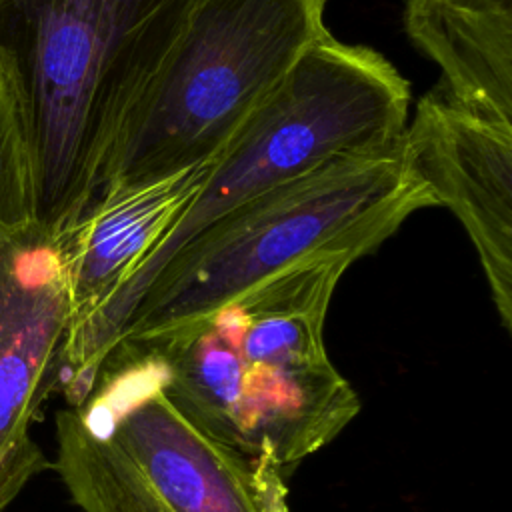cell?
Masks as SVG:
<instances>
[{
	"label": "cell",
	"instance_id": "6da1fadb",
	"mask_svg": "<svg viewBox=\"0 0 512 512\" xmlns=\"http://www.w3.org/2000/svg\"><path fill=\"white\" fill-rule=\"evenodd\" d=\"M194 0H0V80L34 220L60 236L96 200L112 148Z\"/></svg>",
	"mask_w": 512,
	"mask_h": 512
},
{
	"label": "cell",
	"instance_id": "7a4b0ae2",
	"mask_svg": "<svg viewBox=\"0 0 512 512\" xmlns=\"http://www.w3.org/2000/svg\"><path fill=\"white\" fill-rule=\"evenodd\" d=\"M356 260L300 262L142 350L158 358L168 398L214 438L280 470L322 450L360 412L358 392L324 344L330 300Z\"/></svg>",
	"mask_w": 512,
	"mask_h": 512
},
{
	"label": "cell",
	"instance_id": "3957f363",
	"mask_svg": "<svg viewBox=\"0 0 512 512\" xmlns=\"http://www.w3.org/2000/svg\"><path fill=\"white\" fill-rule=\"evenodd\" d=\"M410 106L404 76L376 50L326 32L288 78L210 160L206 178L150 258L88 318L66 332L58 390L80 400L162 266L238 206L316 166L402 138Z\"/></svg>",
	"mask_w": 512,
	"mask_h": 512
},
{
	"label": "cell",
	"instance_id": "277c9868",
	"mask_svg": "<svg viewBox=\"0 0 512 512\" xmlns=\"http://www.w3.org/2000/svg\"><path fill=\"white\" fill-rule=\"evenodd\" d=\"M428 206L436 202L408 164L404 134L332 158L188 240L148 284L112 350H152L316 256L362 258Z\"/></svg>",
	"mask_w": 512,
	"mask_h": 512
},
{
	"label": "cell",
	"instance_id": "5b68a950",
	"mask_svg": "<svg viewBox=\"0 0 512 512\" xmlns=\"http://www.w3.org/2000/svg\"><path fill=\"white\" fill-rule=\"evenodd\" d=\"M82 512H290L284 476L192 422L152 352L112 350L56 414L52 464Z\"/></svg>",
	"mask_w": 512,
	"mask_h": 512
},
{
	"label": "cell",
	"instance_id": "8992f818",
	"mask_svg": "<svg viewBox=\"0 0 512 512\" xmlns=\"http://www.w3.org/2000/svg\"><path fill=\"white\" fill-rule=\"evenodd\" d=\"M324 10L326 0H194L112 148L96 200L214 160L328 32Z\"/></svg>",
	"mask_w": 512,
	"mask_h": 512
},
{
	"label": "cell",
	"instance_id": "52a82bcc",
	"mask_svg": "<svg viewBox=\"0 0 512 512\" xmlns=\"http://www.w3.org/2000/svg\"><path fill=\"white\" fill-rule=\"evenodd\" d=\"M68 324L58 236L32 220L0 240V512L52 466L32 424L58 390Z\"/></svg>",
	"mask_w": 512,
	"mask_h": 512
},
{
	"label": "cell",
	"instance_id": "ba28073f",
	"mask_svg": "<svg viewBox=\"0 0 512 512\" xmlns=\"http://www.w3.org/2000/svg\"><path fill=\"white\" fill-rule=\"evenodd\" d=\"M412 172L468 232L502 326L512 330V122L456 102L440 84L404 128Z\"/></svg>",
	"mask_w": 512,
	"mask_h": 512
},
{
	"label": "cell",
	"instance_id": "9c48e42d",
	"mask_svg": "<svg viewBox=\"0 0 512 512\" xmlns=\"http://www.w3.org/2000/svg\"><path fill=\"white\" fill-rule=\"evenodd\" d=\"M208 164L102 194L58 236L70 326L96 312L158 248L200 190Z\"/></svg>",
	"mask_w": 512,
	"mask_h": 512
},
{
	"label": "cell",
	"instance_id": "30bf717a",
	"mask_svg": "<svg viewBox=\"0 0 512 512\" xmlns=\"http://www.w3.org/2000/svg\"><path fill=\"white\" fill-rule=\"evenodd\" d=\"M404 30L456 102L512 122V0H406Z\"/></svg>",
	"mask_w": 512,
	"mask_h": 512
},
{
	"label": "cell",
	"instance_id": "8fae6325",
	"mask_svg": "<svg viewBox=\"0 0 512 512\" xmlns=\"http://www.w3.org/2000/svg\"><path fill=\"white\" fill-rule=\"evenodd\" d=\"M34 220L32 186L12 100L0 80V240Z\"/></svg>",
	"mask_w": 512,
	"mask_h": 512
}]
</instances>
